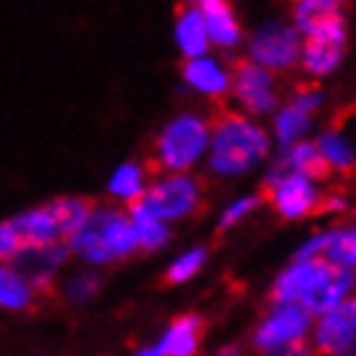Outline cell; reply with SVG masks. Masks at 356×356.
Wrapping results in <instances>:
<instances>
[{"label": "cell", "mask_w": 356, "mask_h": 356, "mask_svg": "<svg viewBox=\"0 0 356 356\" xmlns=\"http://www.w3.org/2000/svg\"><path fill=\"white\" fill-rule=\"evenodd\" d=\"M353 287V272L332 269L323 260H305V263H290L272 284L269 299L275 305L284 302H296L308 314H323L335 308L338 302L350 299L347 293Z\"/></svg>", "instance_id": "obj_1"}, {"label": "cell", "mask_w": 356, "mask_h": 356, "mask_svg": "<svg viewBox=\"0 0 356 356\" xmlns=\"http://www.w3.org/2000/svg\"><path fill=\"white\" fill-rule=\"evenodd\" d=\"M209 151L218 175H242L269 154V133L242 112L218 109L209 121Z\"/></svg>", "instance_id": "obj_2"}, {"label": "cell", "mask_w": 356, "mask_h": 356, "mask_svg": "<svg viewBox=\"0 0 356 356\" xmlns=\"http://www.w3.org/2000/svg\"><path fill=\"white\" fill-rule=\"evenodd\" d=\"M136 233L124 211L112 206H94L88 224L67 242V251L79 254L88 263H109L136 251Z\"/></svg>", "instance_id": "obj_3"}, {"label": "cell", "mask_w": 356, "mask_h": 356, "mask_svg": "<svg viewBox=\"0 0 356 356\" xmlns=\"http://www.w3.org/2000/svg\"><path fill=\"white\" fill-rule=\"evenodd\" d=\"M206 148H209V121L193 112H184L160 130L154 142V160H148L142 169L148 175L184 172L206 154Z\"/></svg>", "instance_id": "obj_4"}, {"label": "cell", "mask_w": 356, "mask_h": 356, "mask_svg": "<svg viewBox=\"0 0 356 356\" xmlns=\"http://www.w3.org/2000/svg\"><path fill=\"white\" fill-rule=\"evenodd\" d=\"M133 206H139L142 211H148L151 218L163 220V224L166 220H175V218H188L206 206L202 181L184 175V172L160 175L151 188H145V193H142Z\"/></svg>", "instance_id": "obj_5"}, {"label": "cell", "mask_w": 356, "mask_h": 356, "mask_svg": "<svg viewBox=\"0 0 356 356\" xmlns=\"http://www.w3.org/2000/svg\"><path fill=\"white\" fill-rule=\"evenodd\" d=\"M302 46H299V58L302 67L311 76H329L332 70L341 64L344 49H347V22L341 10L323 15L320 22H314L311 28L302 33Z\"/></svg>", "instance_id": "obj_6"}, {"label": "cell", "mask_w": 356, "mask_h": 356, "mask_svg": "<svg viewBox=\"0 0 356 356\" xmlns=\"http://www.w3.org/2000/svg\"><path fill=\"white\" fill-rule=\"evenodd\" d=\"M263 197L272 202L281 218L293 220V218L314 215L317 202H320V191L314 188V181L290 172V169H284V163L275 160V166L269 169V175H266V181H263L260 200Z\"/></svg>", "instance_id": "obj_7"}, {"label": "cell", "mask_w": 356, "mask_h": 356, "mask_svg": "<svg viewBox=\"0 0 356 356\" xmlns=\"http://www.w3.org/2000/svg\"><path fill=\"white\" fill-rule=\"evenodd\" d=\"M302 37L296 33V28L287 22H278V19H269L263 22L260 28L251 33V40H248V60H254L257 67L269 70H290L296 67L299 60V42Z\"/></svg>", "instance_id": "obj_8"}, {"label": "cell", "mask_w": 356, "mask_h": 356, "mask_svg": "<svg viewBox=\"0 0 356 356\" xmlns=\"http://www.w3.org/2000/svg\"><path fill=\"white\" fill-rule=\"evenodd\" d=\"M229 91L236 94L238 106L251 115H266L278 106V82H275V73L257 67L254 60H248V58L233 60V70H229Z\"/></svg>", "instance_id": "obj_9"}, {"label": "cell", "mask_w": 356, "mask_h": 356, "mask_svg": "<svg viewBox=\"0 0 356 356\" xmlns=\"http://www.w3.org/2000/svg\"><path fill=\"white\" fill-rule=\"evenodd\" d=\"M311 326V314L296 302H284V305H275L269 314H266L254 329V347L257 350H275V347L302 341V335L308 332Z\"/></svg>", "instance_id": "obj_10"}, {"label": "cell", "mask_w": 356, "mask_h": 356, "mask_svg": "<svg viewBox=\"0 0 356 356\" xmlns=\"http://www.w3.org/2000/svg\"><path fill=\"white\" fill-rule=\"evenodd\" d=\"M353 335H356V305L353 299L338 302L320 314L314 329V347L320 356H353Z\"/></svg>", "instance_id": "obj_11"}, {"label": "cell", "mask_w": 356, "mask_h": 356, "mask_svg": "<svg viewBox=\"0 0 356 356\" xmlns=\"http://www.w3.org/2000/svg\"><path fill=\"white\" fill-rule=\"evenodd\" d=\"M67 260V245H49V248H28L24 245L13 257L10 269L15 272L31 293H49L55 284V269Z\"/></svg>", "instance_id": "obj_12"}, {"label": "cell", "mask_w": 356, "mask_h": 356, "mask_svg": "<svg viewBox=\"0 0 356 356\" xmlns=\"http://www.w3.org/2000/svg\"><path fill=\"white\" fill-rule=\"evenodd\" d=\"M197 10L202 13V24H206L209 42L224 46V49L242 42V24H238L229 3H224V0H202V3H197Z\"/></svg>", "instance_id": "obj_13"}, {"label": "cell", "mask_w": 356, "mask_h": 356, "mask_svg": "<svg viewBox=\"0 0 356 356\" xmlns=\"http://www.w3.org/2000/svg\"><path fill=\"white\" fill-rule=\"evenodd\" d=\"M202 329H206V320L200 314H181L175 317L169 329L163 332V338L157 341V353L160 356H193L200 347Z\"/></svg>", "instance_id": "obj_14"}, {"label": "cell", "mask_w": 356, "mask_h": 356, "mask_svg": "<svg viewBox=\"0 0 356 356\" xmlns=\"http://www.w3.org/2000/svg\"><path fill=\"white\" fill-rule=\"evenodd\" d=\"M175 40L181 55L193 58H206L209 37H206V24H202V13L197 10V3H184L178 6V19H175Z\"/></svg>", "instance_id": "obj_15"}, {"label": "cell", "mask_w": 356, "mask_h": 356, "mask_svg": "<svg viewBox=\"0 0 356 356\" xmlns=\"http://www.w3.org/2000/svg\"><path fill=\"white\" fill-rule=\"evenodd\" d=\"M15 233L22 236V242L28 248H49V245H64L60 242V233H58V224L51 218V209L42 206V209H31L19 215L13 220Z\"/></svg>", "instance_id": "obj_16"}, {"label": "cell", "mask_w": 356, "mask_h": 356, "mask_svg": "<svg viewBox=\"0 0 356 356\" xmlns=\"http://www.w3.org/2000/svg\"><path fill=\"white\" fill-rule=\"evenodd\" d=\"M181 73H184V79H188V85L197 88L200 94H209V97H215V100H224V97L229 94V73L211 58L188 60Z\"/></svg>", "instance_id": "obj_17"}, {"label": "cell", "mask_w": 356, "mask_h": 356, "mask_svg": "<svg viewBox=\"0 0 356 356\" xmlns=\"http://www.w3.org/2000/svg\"><path fill=\"white\" fill-rule=\"evenodd\" d=\"M317 260H323L332 269H353L356 260V233L350 227L344 229H329V233L317 236Z\"/></svg>", "instance_id": "obj_18"}, {"label": "cell", "mask_w": 356, "mask_h": 356, "mask_svg": "<svg viewBox=\"0 0 356 356\" xmlns=\"http://www.w3.org/2000/svg\"><path fill=\"white\" fill-rule=\"evenodd\" d=\"M278 163H284V169H290V172L308 178V181H326L332 175V169L320 157L314 142H293L290 148H284V157Z\"/></svg>", "instance_id": "obj_19"}, {"label": "cell", "mask_w": 356, "mask_h": 356, "mask_svg": "<svg viewBox=\"0 0 356 356\" xmlns=\"http://www.w3.org/2000/svg\"><path fill=\"white\" fill-rule=\"evenodd\" d=\"M97 202L91 200H82V197H64V200H55L51 202V218H55V224H58V233H60V242H70L79 229H82L88 224V218H91V211H94Z\"/></svg>", "instance_id": "obj_20"}, {"label": "cell", "mask_w": 356, "mask_h": 356, "mask_svg": "<svg viewBox=\"0 0 356 356\" xmlns=\"http://www.w3.org/2000/svg\"><path fill=\"white\" fill-rule=\"evenodd\" d=\"M317 151H320V157L326 160L329 169H335V172H344V175L353 172V142H350V136H347L341 127H338V124L320 133Z\"/></svg>", "instance_id": "obj_21"}, {"label": "cell", "mask_w": 356, "mask_h": 356, "mask_svg": "<svg viewBox=\"0 0 356 356\" xmlns=\"http://www.w3.org/2000/svg\"><path fill=\"white\" fill-rule=\"evenodd\" d=\"M109 193L118 197L121 202L133 206L142 193H145V169L139 163H124L115 169V175L109 178Z\"/></svg>", "instance_id": "obj_22"}, {"label": "cell", "mask_w": 356, "mask_h": 356, "mask_svg": "<svg viewBox=\"0 0 356 356\" xmlns=\"http://www.w3.org/2000/svg\"><path fill=\"white\" fill-rule=\"evenodd\" d=\"M130 224H133V233H136V245L145 248V251H157V248H163L169 242V229L163 220L151 218L139 206H130Z\"/></svg>", "instance_id": "obj_23"}, {"label": "cell", "mask_w": 356, "mask_h": 356, "mask_svg": "<svg viewBox=\"0 0 356 356\" xmlns=\"http://www.w3.org/2000/svg\"><path fill=\"white\" fill-rule=\"evenodd\" d=\"M311 124H314L311 115L293 109V106H284V109L275 115V136H278V142L284 148H290L293 142H299L302 133L311 130Z\"/></svg>", "instance_id": "obj_24"}, {"label": "cell", "mask_w": 356, "mask_h": 356, "mask_svg": "<svg viewBox=\"0 0 356 356\" xmlns=\"http://www.w3.org/2000/svg\"><path fill=\"white\" fill-rule=\"evenodd\" d=\"M33 293L15 278L10 266H0V308H28Z\"/></svg>", "instance_id": "obj_25"}, {"label": "cell", "mask_w": 356, "mask_h": 356, "mask_svg": "<svg viewBox=\"0 0 356 356\" xmlns=\"http://www.w3.org/2000/svg\"><path fill=\"white\" fill-rule=\"evenodd\" d=\"M335 10H341V6L332 3V0H302V3L293 6V28H296V33L302 37L311 24L320 22L329 13H335Z\"/></svg>", "instance_id": "obj_26"}, {"label": "cell", "mask_w": 356, "mask_h": 356, "mask_svg": "<svg viewBox=\"0 0 356 356\" xmlns=\"http://www.w3.org/2000/svg\"><path fill=\"white\" fill-rule=\"evenodd\" d=\"M202 263H206V248H193V251H184V254L178 257V260L166 269L163 281H166V284H181V281H188V278H193V275L202 269Z\"/></svg>", "instance_id": "obj_27"}, {"label": "cell", "mask_w": 356, "mask_h": 356, "mask_svg": "<svg viewBox=\"0 0 356 356\" xmlns=\"http://www.w3.org/2000/svg\"><path fill=\"white\" fill-rule=\"evenodd\" d=\"M320 103H323V91H320V85L317 82H299V85H293L287 106H293V109H299L305 115H314L320 109Z\"/></svg>", "instance_id": "obj_28"}, {"label": "cell", "mask_w": 356, "mask_h": 356, "mask_svg": "<svg viewBox=\"0 0 356 356\" xmlns=\"http://www.w3.org/2000/svg\"><path fill=\"white\" fill-rule=\"evenodd\" d=\"M100 293V275L94 272H79L67 281V299L70 302H88Z\"/></svg>", "instance_id": "obj_29"}, {"label": "cell", "mask_w": 356, "mask_h": 356, "mask_svg": "<svg viewBox=\"0 0 356 356\" xmlns=\"http://www.w3.org/2000/svg\"><path fill=\"white\" fill-rule=\"evenodd\" d=\"M257 206H260V197H242V200H236L233 206H229L224 215H220V220H218V229H229L233 224H238L248 211H254Z\"/></svg>", "instance_id": "obj_30"}, {"label": "cell", "mask_w": 356, "mask_h": 356, "mask_svg": "<svg viewBox=\"0 0 356 356\" xmlns=\"http://www.w3.org/2000/svg\"><path fill=\"white\" fill-rule=\"evenodd\" d=\"M22 248H24V242H22V236L15 233L13 220H6V224H0V257H3V260H6V257H10V260H13V257L22 251Z\"/></svg>", "instance_id": "obj_31"}, {"label": "cell", "mask_w": 356, "mask_h": 356, "mask_svg": "<svg viewBox=\"0 0 356 356\" xmlns=\"http://www.w3.org/2000/svg\"><path fill=\"white\" fill-rule=\"evenodd\" d=\"M263 356H314V350H311V344H305V338H302V341H293V344L275 347V350H266Z\"/></svg>", "instance_id": "obj_32"}, {"label": "cell", "mask_w": 356, "mask_h": 356, "mask_svg": "<svg viewBox=\"0 0 356 356\" xmlns=\"http://www.w3.org/2000/svg\"><path fill=\"white\" fill-rule=\"evenodd\" d=\"M218 356H242V353H238V344H227L218 350Z\"/></svg>", "instance_id": "obj_33"}, {"label": "cell", "mask_w": 356, "mask_h": 356, "mask_svg": "<svg viewBox=\"0 0 356 356\" xmlns=\"http://www.w3.org/2000/svg\"><path fill=\"white\" fill-rule=\"evenodd\" d=\"M136 356H160V353H157V344H154V347H145V350H139Z\"/></svg>", "instance_id": "obj_34"}]
</instances>
